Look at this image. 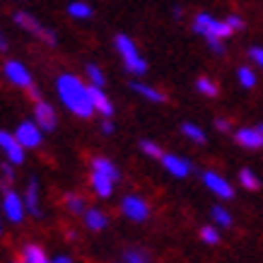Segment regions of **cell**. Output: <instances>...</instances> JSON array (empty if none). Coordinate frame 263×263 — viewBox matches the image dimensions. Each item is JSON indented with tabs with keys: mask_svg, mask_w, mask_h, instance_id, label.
Listing matches in <instances>:
<instances>
[{
	"mask_svg": "<svg viewBox=\"0 0 263 263\" xmlns=\"http://www.w3.org/2000/svg\"><path fill=\"white\" fill-rule=\"evenodd\" d=\"M53 92H56L58 102L65 111L80 121H89L95 116V104H92V92H89V82L85 75H75V72H61L53 82Z\"/></svg>",
	"mask_w": 263,
	"mask_h": 263,
	"instance_id": "cell-1",
	"label": "cell"
},
{
	"mask_svg": "<svg viewBox=\"0 0 263 263\" xmlns=\"http://www.w3.org/2000/svg\"><path fill=\"white\" fill-rule=\"evenodd\" d=\"M121 181V172L116 167V162L106 155H95L89 160V191L95 193L97 198H111L116 191V183Z\"/></svg>",
	"mask_w": 263,
	"mask_h": 263,
	"instance_id": "cell-2",
	"label": "cell"
},
{
	"mask_svg": "<svg viewBox=\"0 0 263 263\" xmlns=\"http://www.w3.org/2000/svg\"><path fill=\"white\" fill-rule=\"evenodd\" d=\"M114 48H116L121 63H123V68H126L130 78H143L147 72V58L140 53L138 44L128 34H116L114 36Z\"/></svg>",
	"mask_w": 263,
	"mask_h": 263,
	"instance_id": "cell-3",
	"label": "cell"
},
{
	"mask_svg": "<svg viewBox=\"0 0 263 263\" xmlns=\"http://www.w3.org/2000/svg\"><path fill=\"white\" fill-rule=\"evenodd\" d=\"M191 29L198 34L200 39H205L208 46H210V44H222L224 39H230L232 34H237L230 27L227 17H224V20H217V17L208 15V12H198V15L193 17Z\"/></svg>",
	"mask_w": 263,
	"mask_h": 263,
	"instance_id": "cell-4",
	"label": "cell"
},
{
	"mask_svg": "<svg viewBox=\"0 0 263 263\" xmlns=\"http://www.w3.org/2000/svg\"><path fill=\"white\" fill-rule=\"evenodd\" d=\"M0 213L10 224H22L29 217L22 191H17L15 186H8V183H0Z\"/></svg>",
	"mask_w": 263,
	"mask_h": 263,
	"instance_id": "cell-5",
	"label": "cell"
},
{
	"mask_svg": "<svg viewBox=\"0 0 263 263\" xmlns=\"http://www.w3.org/2000/svg\"><path fill=\"white\" fill-rule=\"evenodd\" d=\"M3 78H5L8 85H12L15 89H24V92L32 95V99H39V89L34 85L32 70H29L20 58H8V61L3 63Z\"/></svg>",
	"mask_w": 263,
	"mask_h": 263,
	"instance_id": "cell-6",
	"label": "cell"
},
{
	"mask_svg": "<svg viewBox=\"0 0 263 263\" xmlns=\"http://www.w3.org/2000/svg\"><path fill=\"white\" fill-rule=\"evenodd\" d=\"M12 20H15V24L22 29L24 34H29V36H34V39L44 41L46 46H56L58 44L56 32H53L51 27H46L44 22H39V20H36L34 15H29V12L17 10V12H12Z\"/></svg>",
	"mask_w": 263,
	"mask_h": 263,
	"instance_id": "cell-7",
	"label": "cell"
},
{
	"mask_svg": "<svg viewBox=\"0 0 263 263\" xmlns=\"http://www.w3.org/2000/svg\"><path fill=\"white\" fill-rule=\"evenodd\" d=\"M119 213L126 217L128 222L140 224V222H147V220H150L152 208L143 196H138V193H126L119 203Z\"/></svg>",
	"mask_w": 263,
	"mask_h": 263,
	"instance_id": "cell-8",
	"label": "cell"
},
{
	"mask_svg": "<svg viewBox=\"0 0 263 263\" xmlns=\"http://www.w3.org/2000/svg\"><path fill=\"white\" fill-rule=\"evenodd\" d=\"M0 155H3V160L12 162L15 167H22L24 162H27V150H24V145L17 140L15 130L0 128Z\"/></svg>",
	"mask_w": 263,
	"mask_h": 263,
	"instance_id": "cell-9",
	"label": "cell"
},
{
	"mask_svg": "<svg viewBox=\"0 0 263 263\" xmlns=\"http://www.w3.org/2000/svg\"><path fill=\"white\" fill-rule=\"evenodd\" d=\"M15 136L17 140L24 145V150H39L41 145H44V138H46V133L39 128V123L34 119H22L20 123L15 126Z\"/></svg>",
	"mask_w": 263,
	"mask_h": 263,
	"instance_id": "cell-10",
	"label": "cell"
},
{
	"mask_svg": "<svg viewBox=\"0 0 263 263\" xmlns=\"http://www.w3.org/2000/svg\"><path fill=\"white\" fill-rule=\"evenodd\" d=\"M32 119L39 123V128L44 130V133H53L58 128V111L56 106L51 102H46V99H34L32 104Z\"/></svg>",
	"mask_w": 263,
	"mask_h": 263,
	"instance_id": "cell-11",
	"label": "cell"
},
{
	"mask_svg": "<svg viewBox=\"0 0 263 263\" xmlns=\"http://www.w3.org/2000/svg\"><path fill=\"white\" fill-rule=\"evenodd\" d=\"M203 186H205L213 196H217V198H222V200L234 198V186H232L220 172H215V169H205V172H203Z\"/></svg>",
	"mask_w": 263,
	"mask_h": 263,
	"instance_id": "cell-12",
	"label": "cell"
},
{
	"mask_svg": "<svg viewBox=\"0 0 263 263\" xmlns=\"http://www.w3.org/2000/svg\"><path fill=\"white\" fill-rule=\"evenodd\" d=\"M160 164H162V169H164L169 176H174V179H189L193 172L191 160H186V157L176 155V152H164Z\"/></svg>",
	"mask_w": 263,
	"mask_h": 263,
	"instance_id": "cell-13",
	"label": "cell"
},
{
	"mask_svg": "<svg viewBox=\"0 0 263 263\" xmlns=\"http://www.w3.org/2000/svg\"><path fill=\"white\" fill-rule=\"evenodd\" d=\"M234 143L244 150H261L263 147V123L244 126L234 130Z\"/></svg>",
	"mask_w": 263,
	"mask_h": 263,
	"instance_id": "cell-14",
	"label": "cell"
},
{
	"mask_svg": "<svg viewBox=\"0 0 263 263\" xmlns=\"http://www.w3.org/2000/svg\"><path fill=\"white\" fill-rule=\"evenodd\" d=\"M24 203H27V213L32 217H41L44 210H41V183H39V176H29L27 183H24Z\"/></svg>",
	"mask_w": 263,
	"mask_h": 263,
	"instance_id": "cell-15",
	"label": "cell"
},
{
	"mask_svg": "<svg viewBox=\"0 0 263 263\" xmlns=\"http://www.w3.org/2000/svg\"><path fill=\"white\" fill-rule=\"evenodd\" d=\"M130 92L138 95L143 102H150V104L167 102V95L160 87H155V85H150V82H145V80H130Z\"/></svg>",
	"mask_w": 263,
	"mask_h": 263,
	"instance_id": "cell-16",
	"label": "cell"
},
{
	"mask_svg": "<svg viewBox=\"0 0 263 263\" xmlns=\"http://www.w3.org/2000/svg\"><path fill=\"white\" fill-rule=\"evenodd\" d=\"M89 92H92V104H95L97 116H102V119H114L116 106H114L111 97L106 95V87H95V85H89Z\"/></svg>",
	"mask_w": 263,
	"mask_h": 263,
	"instance_id": "cell-17",
	"label": "cell"
},
{
	"mask_svg": "<svg viewBox=\"0 0 263 263\" xmlns=\"http://www.w3.org/2000/svg\"><path fill=\"white\" fill-rule=\"evenodd\" d=\"M109 215L104 213L102 208H87L85 210V215H82V224H85V230L87 232H104L109 227Z\"/></svg>",
	"mask_w": 263,
	"mask_h": 263,
	"instance_id": "cell-18",
	"label": "cell"
},
{
	"mask_svg": "<svg viewBox=\"0 0 263 263\" xmlns=\"http://www.w3.org/2000/svg\"><path fill=\"white\" fill-rule=\"evenodd\" d=\"M20 258L24 263H51V256L41 244L36 241H27L22 249H20Z\"/></svg>",
	"mask_w": 263,
	"mask_h": 263,
	"instance_id": "cell-19",
	"label": "cell"
},
{
	"mask_svg": "<svg viewBox=\"0 0 263 263\" xmlns=\"http://www.w3.org/2000/svg\"><path fill=\"white\" fill-rule=\"evenodd\" d=\"M65 12H68V17L75 20V22H87V20L95 17V8L89 5L87 0H72V3H68Z\"/></svg>",
	"mask_w": 263,
	"mask_h": 263,
	"instance_id": "cell-20",
	"label": "cell"
},
{
	"mask_svg": "<svg viewBox=\"0 0 263 263\" xmlns=\"http://www.w3.org/2000/svg\"><path fill=\"white\" fill-rule=\"evenodd\" d=\"M63 208H65V213L68 215H75V217H82L85 215V210H87V198L82 196V193L78 191H70V193H65V198H63Z\"/></svg>",
	"mask_w": 263,
	"mask_h": 263,
	"instance_id": "cell-21",
	"label": "cell"
},
{
	"mask_svg": "<svg viewBox=\"0 0 263 263\" xmlns=\"http://www.w3.org/2000/svg\"><path fill=\"white\" fill-rule=\"evenodd\" d=\"M181 136L189 140V143H196V145H205L208 136L205 130L198 126V123H193V121H183L181 123Z\"/></svg>",
	"mask_w": 263,
	"mask_h": 263,
	"instance_id": "cell-22",
	"label": "cell"
},
{
	"mask_svg": "<svg viewBox=\"0 0 263 263\" xmlns=\"http://www.w3.org/2000/svg\"><path fill=\"white\" fill-rule=\"evenodd\" d=\"M193 87H196V92H198L200 97H208V99H215V97L220 95V85H217L213 78H208V75H200V78H196Z\"/></svg>",
	"mask_w": 263,
	"mask_h": 263,
	"instance_id": "cell-23",
	"label": "cell"
},
{
	"mask_svg": "<svg viewBox=\"0 0 263 263\" xmlns=\"http://www.w3.org/2000/svg\"><path fill=\"white\" fill-rule=\"evenodd\" d=\"M210 217H213V224H217L220 230H230L234 224V217L224 205H213L210 208Z\"/></svg>",
	"mask_w": 263,
	"mask_h": 263,
	"instance_id": "cell-24",
	"label": "cell"
},
{
	"mask_svg": "<svg viewBox=\"0 0 263 263\" xmlns=\"http://www.w3.org/2000/svg\"><path fill=\"white\" fill-rule=\"evenodd\" d=\"M85 80L95 87H106V72H104L102 65L97 63H87L85 65Z\"/></svg>",
	"mask_w": 263,
	"mask_h": 263,
	"instance_id": "cell-25",
	"label": "cell"
},
{
	"mask_svg": "<svg viewBox=\"0 0 263 263\" xmlns=\"http://www.w3.org/2000/svg\"><path fill=\"white\" fill-rule=\"evenodd\" d=\"M138 150L143 152L145 157H150V160H162V155H164L162 145L155 143V140H150V138H143V140L138 143Z\"/></svg>",
	"mask_w": 263,
	"mask_h": 263,
	"instance_id": "cell-26",
	"label": "cell"
},
{
	"mask_svg": "<svg viewBox=\"0 0 263 263\" xmlns=\"http://www.w3.org/2000/svg\"><path fill=\"white\" fill-rule=\"evenodd\" d=\"M198 234H200V241H203V244H208V247H217V244H220V239H222V237H220V227H217V224H203Z\"/></svg>",
	"mask_w": 263,
	"mask_h": 263,
	"instance_id": "cell-27",
	"label": "cell"
},
{
	"mask_svg": "<svg viewBox=\"0 0 263 263\" xmlns=\"http://www.w3.org/2000/svg\"><path fill=\"white\" fill-rule=\"evenodd\" d=\"M239 186L247 189V191H258V189H261V179L249 167H244V169H239Z\"/></svg>",
	"mask_w": 263,
	"mask_h": 263,
	"instance_id": "cell-28",
	"label": "cell"
},
{
	"mask_svg": "<svg viewBox=\"0 0 263 263\" xmlns=\"http://www.w3.org/2000/svg\"><path fill=\"white\" fill-rule=\"evenodd\" d=\"M237 80H239V85L244 89H254L258 78H256V72L251 70L249 65H239V68H237Z\"/></svg>",
	"mask_w": 263,
	"mask_h": 263,
	"instance_id": "cell-29",
	"label": "cell"
},
{
	"mask_svg": "<svg viewBox=\"0 0 263 263\" xmlns=\"http://www.w3.org/2000/svg\"><path fill=\"white\" fill-rule=\"evenodd\" d=\"M123 261L126 263H150V254L140 247H128L123 251Z\"/></svg>",
	"mask_w": 263,
	"mask_h": 263,
	"instance_id": "cell-30",
	"label": "cell"
},
{
	"mask_svg": "<svg viewBox=\"0 0 263 263\" xmlns=\"http://www.w3.org/2000/svg\"><path fill=\"white\" fill-rule=\"evenodd\" d=\"M15 164L12 162H8V160H3L0 162V183H8V186H12L15 183Z\"/></svg>",
	"mask_w": 263,
	"mask_h": 263,
	"instance_id": "cell-31",
	"label": "cell"
},
{
	"mask_svg": "<svg viewBox=\"0 0 263 263\" xmlns=\"http://www.w3.org/2000/svg\"><path fill=\"white\" fill-rule=\"evenodd\" d=\"M114 130H116V123H114V119H102L99 121V133L102 136H114Z\"/></svg>",
	"mask_w": 263,
	"mask_h": 263,
	"instance_id": "cell-32",
	"label": "cell"
},
{
	"mask_svg": "<svg viewBox=\"0 0 263 263\" xmlns=\"http://www.w3.org/2000/svg\"><path fill=\"white\" fill-rule=\"evenodd\" d=\"M249 58H251V63H256L258 68H263V46H251L249 48Z\"/></svg>",
	"mask_w": 263,
	"mask_h": 263,
	"instance_id": "cell-33",
	"label": "cell"
},
{
	"mask_svg": "<svg viewBox=\"0 0 263 263\" xmlns=\"http://www.w3.org/2000/svg\"><path fill=\"white\" fill-rule=\"evenodd\" d=\"M213 126H215V130H220V133H230V130H232V121L224 119V116H217V119L213 121Z\"/></svg>",
	"mask_w": 263,
	"mask_h": 263,
	"instance_id": "cell-34",
	"label": "cell"
},
{
	"mask_svg": "<svg viewBox=\"0 0 263 263\" xmlns=\"http://www.w3.org/2000/svg\"><path fill=\"white\" fill-rule=\"evenodd\" d=\"M227 22H230V27L234 29V32H241V29H244V20H241L239 15H230L227 17Z\"/></svg>",
	"mask_w": 263,
	"mask_h": 263,
	"instance_id": "cell-35",
	"label": "cell"
},
{
	"mask_svg": "<svg viewBox=\"0 0 263 263\" xmlns=\"http://www.w3.org/2000/svg\"><path fill=\"white\" fill-rule=\"evenodd\" d=\"M51 263H75V258L70 254H56L51 258Z\"/></svg>",
	"mask_w": 263,
	"mask_h": 263,
	"instance_id": "cell-36",
	"label": "cell"
},
{
	"mask_svg": "<svg viewBox=\"0 0 263 263\" xmlns=\"http://www.w3.org/2000/svg\"><path fill=\"white\" fill-rule=\"evenodd\" d=\"M5 51H8V39H5V34L0 29V53H5Z\"/></svg>",
	"mask_w": 263,
	"mask_h": 263,
	"instance_id": "cell-37",
	"label": "cell"
},
{
	"mask_svg": "<svg viewBox=\"0 0 263 263\" xmlns=\"http://www.w3.org/2000/svg\"><path fill=\"white\" fill-rule=\"evenodd\" d=\"M172 15H174V20H181V17H183V10L181 8H172Z\"/></svg>",
	"mask_w": 263,
	"mask_h": 263,
	"instance_id": "cell-38",
	"label": "cell"
},
{
	"mask_svg": "<svg viewBox=\"0 0 263 263\" xmlns=\"http://www.w3.org/2000/svg\"><path fill=\"white\" fill-rule=\"evenodd\" d=\"M3 224H5V217H3V213H0V237H3V232H5V227H3Z\"/></svg>",
	"mask_w": 263,
	"mask_h": 263,
	"instance_id": "cell-39",
	"label": "cell"
},
{
	"mask_svg": "<svg viewBox=\"0 0 263 263\" xmlns=\"http://www.w3.org/2000/svg\"><path fill=\"white\" fill-rule=\"evenodd\" d=\"M8 263H24L22 258H12V261H8Z\"/></svg>",
	"mask_w": 263,
	"mask_h": 263,
	"instance_id": "cell-40",
	"label": "cell"
},
{
	"mask_svg": "<svg viewBox=\"0 0 263 263\" xmlns=\"http://www.w3.org/2000/svg\"><path fill=\"white\" fill-rule=\"evenodd\" d=\"M116 263H126V261H116Z\"/></svg>",
	"mask_w": 263,
	"mask_h": 263,
	"instance_id": "cell-41",
	"label": "cell"
}]
</instances>
